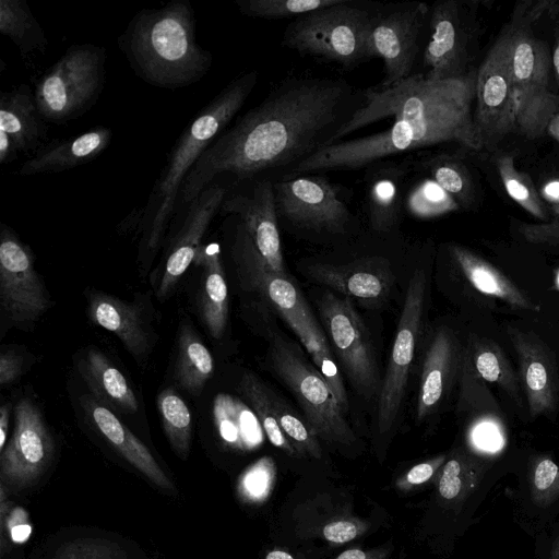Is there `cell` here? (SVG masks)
Here are the masks:
<instances>
[{
    "mask_svg": "<svg viewBox=\"0 0 559 559\" xmlns=\"http://www.w3.org/2000/svg\"><path fill=\"white\" fill-rule=\"evenodd\" d=\"M364 103V90L342 78L282 80L209 145L185 179L177 205L185 207L223 177L233 187L289 174L335 144Z\"/></svg>",
    "mask_w": 559,
    "mask_h": 559,
    "instance_id": "6da1fadb",
    "label": "cell"
},
{
    "mask_svg": "<svg viewBox=\"0 0 559 559\" xmlns=\"http://www.w3.org/2000/svg\"><path fill=\"white\" fill-rule=\"evenodd\" d=\"M476 80L477 70L443 81L416 73L390 88H365L362 107L337 134L336 143L289 174L355 170L441 143L483 150L472 112Z\"/></svg>",
    "mask_w": 559,
    "mask_h": 559,
    "instance_id": "7a4b0ae2",
    "label": "cell"
},
{
    "mask_svg": "<svg viewBox=\"0 0 559 559\" xmlns=\"http://www.w3.org/2000/svg\"><path fill=\"white\" fill-rule=\"evenodd\" d=\"M119 47L139 78L168 90L199 82L213 62L212 53L197 41L188 0L138 12L120 35Z\"/></svg>",
    "mask_w": 559,
    "mask_h": 559,
    "instance_id": "3957f363",
    "label": "cell"
},
{
    "mask_svg": "<svg viewBox=\"0 0 559 559\" xmlns=\"http://www.w3.org/2000/svg\"><path fill=\"white\" fill-rule=\"evenodd\" d=\"M258 81L257 70L235 78L198 112L177 139L141 209V245L148 255L155 253L162 242L188 174L209 145L228 128Z\"/></svg>",
    "mask_w": 559,
    "mask_h": 559,
    "instance_id": "277c9868",
    "label": "cell"
},
{
    "mask_svg": "<svg viewBox=\"0 0 559 559\" xmlns=\"http://www.w3.org/2000/svg\"><path fill=\"white\" fill-rule=\"evenodd\" d=\"M230 252L242 286L262 298L288 324L332 390L341 408L347 413L348 397L340 366L302 293L289 276L272 271L251 242L236 229H233Z\"/></svg>",
    "mask_w": 559,
    "mask_h": 559,
    "instance_id": "5b68a950",
    "label": "cell"
},
{
    "mask_svg": "<svg viewBox=\"0 0 559 559\" xmlns=\"http://www.w3.org/2000/svg\"><path fill=\"white\" fill-rule=\"evenodd\" d=\"M373 8L358 1L340 0L292 20L283 32L281 44L301 56L352 70L370 59L367 31Z\"/></svg>",
    "mask_w": 559,
    "mask_h": 559,
    "instance_id": "8992f818",
    "label": "cell"
},
{
    "mask_svg": "<svg viewBox=\"0 0 559 559\" xmlns=\"http://www.w3.org/2000/svg\"><path fill=\"white\" fill-rule=\"evenodd\" d=\"M272 181L278 224L317 236H346L355 227L346 189L322 173L286 174Z\"/></svg>",
    "mask_w": 559,
    "mask_h": 559,
    "instance_id": "52a82bcc",
    "label": "cell"
},
{
    "mask_svg": "<svg viewBox=\"0 0 559 559\" xmlns=\"http://www.w3.org/2000/svg\"><path fill=\"white\" fill-rule=\"evenodd\" d=\"M106 50L73 45L37 81L34 97L43 119L64 123L97 100L105 83Z\"/></svg>",
    "mask_w": 559,
    "mask_h": 559,
    "instance_id": "ba28073f",
    "label": "cell"
},
{
    "mask_svg": "<svg viewBox=\"0 0 559 559\" xmlns=\"http://www.w3.org/2000/svg\"><path fill=\"white\" fill-rule=\"evenodd\" d=\"M269 354L273 371L296 397L313 433L332 444H354L345 413L313 362L280 335L271 337Z\"/></svg>",
    "mask_w": 559,
    "mask_h": 559,
    "instance_id": "9c48e42d",
    "label": "cell"
},
{
    "mask_svg": "<svg viewBox=\"0 0 559 559\" xmlns=\"http://www.w3.org/2000/svg\"><path fill=\"white\" fill-rule=\"evenodd\" d=\"M510 24L516 131L534 140L547 131L550 120L559 114V95L550 86L551 59L545 43L534 37L527 26Z\"/></svg>",
    "mask_w": 559,
    "mask_h": 559,
    "instance_id": "30bf717a",
    "label": "cell"
},
{
    "mask_svg": "<svg viewBox=\"0 0 559 559\" xmlns=\"http://www.w3.org/2000/svg\"><path fill=\"white\" fill-rule=\"evenodd\" d=\"M428 13L429 7L424 2L373 8L367 31V49L370 59L383 61L384 76L378 87H393L414 74Z\"/></svg>",
    "mask_w": 559,
    "mask_h": 559,
    "instance_id": "8fae6325",
    "label": "cell"
},
{
    "mask_svg": "<svg viewBox=\"0 0 559 559\" xmlns=\"http://www.w3.org/2000/svg\"><path fill=\"white\" fill-rule=\"evenodd\" d=\"M512 25L499 34L477 70L474 123L481 148L516 131V93L511 64Z\"/></svg>",
    "mask_w": 559,
    "mask_h": 559,
    "instance_id": "7c38bea8",
    "label": "cell"
},
{
    "mask_svg": "<svg viewBox=\"0 0 559 559\" xmlns=\"http://www.w3.org/2000/svg\"><path fill=\"white\" fill-rule=\"evenodd\" d=\"M320 318L340 368L357 393L373 400L380 383L368 331L350 299L325 293L319 301Z\"/></svg>",
    "mask_w": 559,
    "mask_h": 559,
    "instance_id": "4fadbf2b",
    "label": "cell"
},
{
    "mask_svg": "<svg viewBox=\"0 0 559 559\" xmlns=\"http://www.w3.org/2000/svg\"><path fill=\"white\" fill-rule=\"evenodd\" d=\"M425 290V274L417 270L408 283L386 371L380 385L377 414L380 433L390 431L401 409L423 324Z\"/></svg>",
    "mask_w": 559,
    "mask_h": 559,
    "instance_id": "5bb4252c",
    "label": "cell"
},
{
    "mask_svg": "<svg viewBox=\"0 0 559 559\" xmlns=\"http://www.w3.org/2000/svg\"><path fill=\"white\" fill-rule=\"evenodd\" d=\"M49 293L36 270L34 253L7 225L0 231V306L17 325L37 321L50 307Z\"/></svg>",
    "mask_w": 559,
    "mask_h": 559,
    "instance_id": "9a60e30c",
    "label": "cell"
},
{
    "mask_svg": "<svg viewBox=\"0 0 559 559\" xmlns=\"http://www.w3.org/2000/svg\"><path fill=\"white\" fill-rule=\"evenodd\" d=\"M13 415V433L0 452V480L7 487L21 490L43 475L55 447L41 412L31 400L21 399Z\"/></svg>",
    "mask_w": 559,
    "mask_h": 559,
    "instance_id": "2e32d148",
    "label": "cell"
},
{
    "mask_svg": "<svg viewBox=\"0 0 559 559\" xmlns=\"http://www.w3.org/2000/svg\"><path fill=\"white\" fill-rule=\"evenodd\" d=\"M428 38L423 52L426 79L443 81L466 71L467 32L457 1H438L429 7Z\"/></svg>",
    "mask_w": 559,
    "mask_h": 559,
    "instance_id": "e0dca14e",
    "label": "cell"
},
{
    "mask_svg": "<svg viewBox=\"0 0 559 559\" xmlns=\"http://www.w3.org/2000/svg\"><path fill=\"white\" fill-rule=\"evenodd\" d=\"M228 186L216 181L206 187L193 201L185 206L180 226L169 242L164 273L157 296L166 297L178 283L202 245L206 230L218 214Z\"/></svg>",
    "mask_w": 559,
    "mask_h": 559,
    "instance_id": "ac0fdd59",
    "label": "cell"
},
{
    "mask_svg": "<svg viewBox=\"0 0 559 559\" xmlns=\"http://www.w3.org/2000/svg\"><path fill=\"white\" fill-rule=\"evenodd\" d=\"M305 271L316 283L370 306H379L389 298L394 281L389 262L381 257L345 264L312 262Z\"/></svg>",
    "mask_w": 559,
    "mask_h": 559,
    "instance_id": "d6986e66",
    "label": "cell"
},
{
    "mask_svg": "<svg viewBox=\"0 0 559 559\" xmlns=\"http://www.w3.org/2000/svg\"><path fill=\"white\" fill-rule=\"evenodd\" d=\"M507 332L518 355L530 415L552 414L559 401V374L549 348L533 333L513 326Z\"/></svg>",
    "mask_w": 559,
    "mask_h": 559,
    "instance_id": "ffe728a7",
    "label": "cell"
},
{
    "mask_svg": "<svg viewBox=\"0 0 559 559\" xmlns=\"http://www.w3.org/2000/svg\"><path fill=\"white\" fill-rule=\"evenodd\" d=\"M409 163L379 160L367 167L365 207L369 227L389 234L397 227L406 209Z\"/></svg>",
    "mask_w": 559,
    "mask_h": 559,
    "instance_id": "44dd1931",
    "label": "cell"
},
{
    "mask_svg": "<svg viewBox=\"0 0 559 559\" xmlns=\"http://www.w3.org/2000/svg\"><path fill=\"white\" fill-rule=\"evenodd\" d=\"M87 314L96 325L114 333L138 364L147 359L154 333L140 304L96 290L88 294Z\"/></svg>",
    "mask_w": 559,
    "mask_h": 559,
    "instance_id": "7402d4cb",
    "label": "cell"
},
{
    "mask_svg": "<svg viewBox=\"0 0 559 559\" xmlns=\"http://www.w3.org/2000/svg\"><path fill=\"white\" fill-rule=\"evenodd\" d=\"M86 419L134 468L157 487L174 491L175 486L150 450L123 425L117 415L92 394L83 395Z\"/></svg>",
    "mask_w": 559,
    "mask_h": 559,
    "instance_id": "603a6c76",
    "label": "cell"
},
{
    "mask_svg": "<svg viewBox=\"0 0 559 559\" xmlns=\"http://www.w3.org/2000/svg\"><path fill=\"white\" fill-rule=\"evenodd\" d=\"M462 355L456 337L449 328L438 329L426 352L420 373L416 418L432 415L449 390L461 365Z\"/></svg>",
    "mask_w": 559,
    "mask_h": 559,
    "instance_id": "cb8c5ba5",
    "label": "cell"
},
{
    "mask_svg": "<svg viewBox=\"0 0 559 559\" xmlns=\"http://www.w3.org/2000/svg\"><path fill=\"white\" fill-rule=\"evenodd\" d=\"M112 130L95 127L66 140H56L38 150L22 164L19 175L34 176L72 169L95 159L109 145Z\"/></svg>",
    "mask_w": 559,
    "mask_h": 559,
    "instance_id": "d4e9b609",
    "label": "cell"
},
{
    "mask_svg": "<svg viewBox=\"0 0 559 559\" xmlns=\"http://www.w3.org/2000/svg\"><path fill=\"white\" fill-rule=\"evenodd\" d=\"M91 394L117 413L134 414L139 402L122 372L97 348H88L76 362Z\"/></svg>",
    "mask_w": 559,
    "mask_h": 559,
    "instance_id": "484cf974",
    "label": "cell"
},
{
    "mask_svg": "<svg viewBox=\"0 0 559 559\" xmlns=\"http://www.w3.org/2000/svg\"><path fill=\"white\" fill-rule=\"evenodd\" d=\"M203 267V281L199 298V311L209 333L221 338L228 318V289L217 243H202L193 261Z\"/></svg>",
    "mask_w": 559,
    "mask_h": 559,
    "instance_id": "4316f807",
    "label": "cell"
},
{
    "mask_svg": "<svg viewBox=\"0 0 559 559\" xmlns=\"http://www.w3.org/2000/svg\"><path fill=\"white\" fill-rule=\"evenodd\" d=\"M0 131L11 138L20 153L36 148L46 135V127L29 86L22 84L1 92Z\"/></svg>",
    "mask_w": 559,
    "mask_h": 559,
    "instance_id": "83f0119b",
    "label": "cell"
},
{
    "mask_svg": "<svg viewBox=\"0 0 559 559\" xmlns=\"http://www.w3.org/2000/svg\"><path fill=\"white\" fill-rule=\"evenodd\" d=\"M450 253L466 280L478 292L502 299L516 308L538 310L511 280L474 252L452 245Z\"/></svg>",
    "mask_w": 559,
    "mask_h": 559,
    "instance_id": "f1b7e54d",
    "label": "cell"
},
{
    "mask_svg": "<svg viewBox=\"0 0 559 559\" xmlns=\"http://www.w3.org/2000/svg\"><path fill=\"white\" fill-rule=\"evenodd\" d=\"M213 372L214 360L211 352L191 325L181 324L175 366L177 385L189 394L198 396Z\"/></svg>",
    "mask_w": 559,
    "mask_h": 559,
    "instance_id": "f546056e",
    "label": "cell"
},
{
    "mask_svg": "<svg viewBox=\"0 0 559 559\" xmlns=\"http://www.w3.org/2000/svg\"><path fill=\"white\" fill-rule=\"evenodd\" d=\"M462 367L475 371L481 379L499 385L514 400L520 397L516 376L501 347L491 340L471 335Z\"/></svg>",
    "mask_w": 559,
    "mask_h": 559,
    "instance_id": "4dcf8cb0",
    "label": "cell"
},
{
    "mask_svg": "<svg viewBox=\"0 0 559 559\" xmlns=\"http://www.w3.org/2000/svg\"><path fill=\"white\" fill-rule=\"evenodd\" d=\"M0 32L23 55L43 52L48 44L41 25L22 0H0Z\"/></svg>",
    "mask_w": 559,
    "mask_h": 559,
    "instance_id": "1f68e13d",
    "label": "cell"
},
{
    "mask_svg": "<svg viewBox=\"0 0 559 559\" xmlns=\"http://www.w3.org/2000/svg\"><path fill=\"white\" fill-rule=\"evenodd\" d=\"M157 409L165 435L176 454L186 460L192 439V417L185 401L171 388L157 396Z\"/></svg>",
    "mask_w": 559,
    "mask_h": 559,
    "instance_id": "d6a6232c",
    "label": "cell"
},
{
    "mask_svg": "<svg viewBox=\"0 0 559 559\" xmlns=\"http://www.w3.org/2000/svg\"><path fill=\"white\" fill-rule=\"evenodd\" d=\"M417 167L423 168L428 178L451 195L459 206L471 205L474 190L469 173L463 163L440 154L423 160Z\"/></svg>",
    "mask_w": 559,
    "mask_h": 559,
    "instance_id": "836d02e7",
    "label": "cell"
},
{
    "mask_svg": "<svg viewBox=\"0 0 559 559\" xmlns=\"http://www.w3.org/2000/svg\"><path fill=\"white\" fill-rule=\"evenodd\" d=\"M239 391L249 402L263 430L273 445L292 456L298 453L282 431L271 406L267 386L253 373L247 372L239 382Z\"/></svg>",
    "mask_w": 559,
    "mask_h": 559,
    "instance_id": "e575fe53",
    "label": "cell"
},
{
    "mask_svg": "<svg viewBox=\"0 0 559 559\" xmlns=\"http://www.w3.org/2000/svg\"><path fill=\"white\" fill-rule=\"evenodd\" d=\"M267 395L278 426L297 453L320 457L322 450L318 441L319 438L313 433L308 423L301 419L281 396L269 388Z\"/></svg>",
    "mask_w": 559,
    "mask_h": 559,
    "instance_id": "d590c367",
    "label": "cell"
},
{
    "mask_svg": "<svg viewBox=\"0 0 559 559\" xmlns=\"http://www.w3.org/2000/svg\"><path fill=\"white\" fill-rule=\"evenodd\" d=\"M497 169L507 193L526 212L539 219H547V212L532 179L516 169L511 155L497 160Z\"/></svg>",
    "mask_w": 559,
    "mask_h": 559,
    "instance_id": "8d00e7d4",
    "label": "cell"
},
{
    "mask_svg": "<svg viewBox=\"0 0 559 559\" xmlns=\"http://www.w3.org/2000/svg\"><path fill=\"white\" fill-rule=\"evenodd\" d=\"M340 0H236L239 12L263 20H295L299 16L330 7Z\"/></svg>",
    "mask_w": 559,
    "mask_h": 559,
    "instance_id": "74e56055",
    "label": "cell"
},
{
    "mask_svg": "<svg viewBox=\"0 0 559 559\" xmlns=\"http://www.w3.org/2000/svg\"><path fill=\"white\" fill-rule=\"evenodd\" d=\"M249 415L237 400L222 394L216 396L213 419L221 438L226 443L238 445L245 438H251L247 431L254 426L246 424Z\"/></svg>",
    "mask_w": 559,
    "mask_h": 559,
    "instance_id": "f35d334b",
    "label": "cell"
},
{
    "mask_svg": "<svg viewBox=\"0 0 559 559\" xmlns=\"http://www.w3.org/2000/svg\"><path fill=\"white\" fill-rule=\"evenodd\" d=\"M48 559H129L116 542L100 537H80L59 546Z\"/></svg>",
    "mask_w": 559,
    "mask_h": 559,
    "instance_id": "ab89813d",
    "label": "cell"
},
{
    "mask_svg": "<svg viewBox=\"0 0 559 559\" xmlns=\"http://www.w3.org/2000/svg\"><path fill=\"white\" fill-rule=\"evenodd\" d=\"M406 205L417 215L429 217L459 209L454 199L429 178L406 194Z\"/></svg>",
    "mask_w": 559,
    "mask_h": 559,
    "instance_id": "60d3db41",
    "label": "cell"
},
{
    "mask_svg": "<svg viewBox=\"0 0 559 559\" xmlns=\"http://www.w3.org/2000/svg\"><path fill=\"white\" fill-rule=\"evenodd\" d=\"M32 533L27 512L20 506H13L5 496V485L0 484V550L5 551L7 536L13 543H24Z\"/></svg>",
    "mask_w": 559,
    "mask_h": 559,
    "instance_id": "b9f144b4",
    "label": "cell"
},
{
    "mask_svg": "<svg viewBox=\"0 0 559 559\" xmlns=\"http://www.w3.org/2000/svg\"><path fill=\"white\" fill-rule=\"evenodd\" d=\"M273 478V461L263 457L243 473L239 479V492L251 501L263 499L267 496Z\"/></svg>",
    "mask_w": 559,
    "mask_h": 559,
    "instance_id": "7bdbcfd3",
    "label": "cell"
},
{
    "mask_svg": "<svg viewBox=\"0 0 559 559\" xmlns=\"http://www.w3.org/2000/svg\"><path fill=\"white\" fill-rule=\"evenodd\" d=\"M466 459L454 453L442 466L438 480V491L445 500L459 497L464 485Z\"/></svg>",
    "mask_w": 559,
    "mask_h": 559,
    "instance_id": "ee69618b",
    "label": "cell"
},
{
    "mask_svg": "<svg viewBox=\"0 0 559 559\" xmlns=\"http://www.w3.org/2000/svg\"><path fill=\"white\" fill-rule=\"evenodd\" d=\"M523 237L532 243H559V203L554 205L552 219L545 224H523L520 227Z\"/></svg>",
    "mask_w": 559,
    "mask_h": 559,
    "instance_id": "f6af8a7d",
    "label": "cell"
},
{
    "mask_svg": "<svg viewBox=\"0 0 559 559\" xmlns=\"http://www.w3.org/2000/svg\"><path fill=\"white\" fill-rule=\"evenodd\" d=\"M364 531L360 522L349 519H338L326 523L322 528V536L326 542L344 544L359 536Z\"/></svg>",
    "mask_w": 559,
    "mask_h": 559,
    "instance_id": "bcb514c9",
    "label": "cell"
},
{
    "mask_svg": "<svg viewBox=\"0 0 559 559\" xmlns=\"http://www.w3.org/2000/svg\"><path fill=\"white\" fill-rule=\"evenodd\" d=\"M443 462L444 457L438 456L436 459L416 464L397 480L396 485L403 490L421 485L432 477V475Z\"/></svg>",
    "mask_w": 559,
    "mask_h": 559,
    "instance_id": "7dc6e473",
    "label": "cell"
},
{
    "mask_svg": "<svg viewBox=\"0 0 559 559\" xmlns=\"http://www.w3.org/2000/svg\"><path fill=\"white\" fill-rule=\"evenodd\" d=\"M23 358L12 350L0 355V384L5 386L14 383L23 372Z\"/></svg>",
    "mask_w": 559,
    "mask_h": 559,
    "instance_id": "c3c4849f",
    "label": "cell"
},
{
    "mask_svg": "<svg viewBox=\"0 0 559 559\" xmlns=\"http://www.w3.org/2000/svg\"><path fill=\"white\" fill-rule=\"evenodd\" d=\"M475 444L487 451H496L502 445V438L497 425L492 423H481L477 425L473 432Z\"/></svg>",
    "mask_w": 559,
    "mask_h": 559,
    "instance_id": "681fc988",
    "label": "cell"
},
{
    "mask_svg": "<svg viewBox=\"0 0 559 559\" xmlns=\"http://www.w3.org/2000/svg\"><path fill=\"white\" fill-rule=\"evenodd\" d=\"M559 474V467L550 459H543L536 466L534 484L537 489L545 490L550 487Z\"/></svg>",
    "mask_w": 559,
    "mask_h": 559,
    "instance_id": "f907efd6",
    "label": "cell"
},
{
    "mask_svg": "<svg viewBox=\"0 0 559 559\" xmlns=\"http://www.w3.org/2000/svg\"><path fill=\"white\" fill-rule=\"evenodd\" d=\"M389 552L388 549L362 550L353 548L343 551L335 559H386Z\"/></svg>",
    "mask_w": 559,
    "mask_h": 559,
    "instance_id": "816d5d0a",
    "label": "cell"
},
{
    "mask_svg": "<svg viewBox=\"0 0 559 559\" xmlns=\"http://www.w3.org/2000/svg\"><path fill=\"white\" fill-rule=\"evenodd\" d=\"M20 152L14 142L4 132L0 131V164L7 165L13 162Z\"/></svg>",
    "mask_w": 559,
    "mask_h": 559,
    "instance_id": "f5cc1de1",
    "label": "cell"
},
{
    "mask_svg": "<svg viewBox=\"0 0 559 559\" xmlns=\"http://www.w3.org/2000/svg\"><path fill=\"white\" fill-rule=\"evenodd\" d=\"M11 409V403L2 404V406L0 407V452L4 449L9 440L8 435Z\"/></svg>",
    "mask_w": 559,
    "mask_h": 559,
    "instance_id": "db71d44e",
    "label": "cell"
},
{
    "mask_svg": "<svg viewBox=\"0 0 559 559\" xmlns=\"http://www.w3.org/2000/svg\"><path fill=\"white\" fill-rule=\"evenodd\" d=\"M542 195L545 200L556 205L559 203V180H552L544 186Z\"/></svg>",
    "mask_w": 559,
    "mask_h": 559,
    "instance_id": "11a10c76",
    "label": "cell"
},
{
    "mask_svg": "<svg viewBox=\"0 0 559 559\" xmlns=\"http://www.w3.org/2000/svg\"><path fill=\"white\" fill-rule=\"evenodd\" d=\"M551 67L555 73L557 84L559 86V35L556 38V43L552 50Z\"/></svg>",
    "mask_w": 559,
    "mask_h": 559,
    "instance_id": "9f6ffc18",
    "label": "cell"
},
{
    "mask_svg": "<svg viewBox=\"0 0 559 559\" xmlns=\"http://www.w3.org/2000/svg\"><path fill=\"white\" fill-rule=\"evenodd\" d=\"M265 559H295V558L285 550L273 549L266 554Z\"/></svg>",
    "mask_w": 559,
    "mask_h": 559,
    "instance_id": "6f0895ef",
    "label": "cell"
},
{
    "mask_svg": "<svg viewBox=\"0 0 559 559\" xmlns=\"http://www.w3.org/2000/svg\"><path fill=\"white\" fill-rule=\"evenodd\" d=\"M547 130L559 141V114H557L549 122Z\"/></svg>",
    "mask_w": 559,
    "mask_h": 559,
    "instance_id": "680465c9",
    "label": "cell"
},
{
    "mask_svg": "<svg viewBox=\"0 0 559 559\" xmlns=\"http://www.w3.org/2000/svg\"><path fill=\"white\" fill-rule=\"evenodd\" d=\"M556 286L559 289V271L557 272V276H556Z\"/></svg>",
    "mask_w": 559,
    "mask_h": 559,
    "instance_id": "91938a15",
    "label": "cell"
}]
</instances>
